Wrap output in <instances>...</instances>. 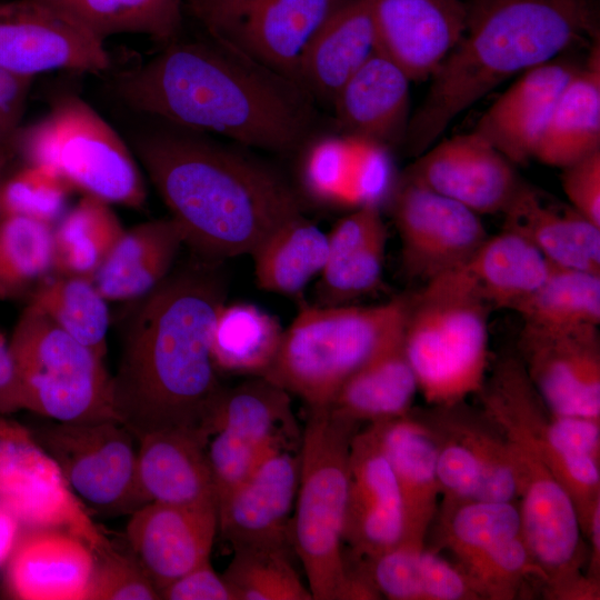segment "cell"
Masks as SVG:
<instances>
[{
  "label": "cell",
  "instance_id": "obj_27",
  "mask_svg": "<svg viewBox=\"0 0 600 600\" xmlns=\"http://www.w3.org/2000/svg\"><path fill=\"white\" fill-rule=\"evenodd\" d=\"M410 79L376 51L343 84L332 107L348 137L384 148L403 144L410 121Z\"/></svg>",
  "mask_w": 600,
  "mask_h": 600
},
{
  "label": "cell",
  "instance_id": "obj_48",
  "mask_svg": "<svg viewBox=\"0 0 600 600\" xmlns=\"http://www.w3.org/2000/svg\"><path fill=\"white\" fill-rule=\"evenodd\" d=\"M280 448L290 447L259 444L227 430L211 434L206 452L217 504L244 481L267 456Z\"/></svg>",
  "mask_w": 600,
  "mask_h": 600
},
{
  "label": "cell",
  "instance_id": "obj_5",
  "mask_svg": "<svg viewBox=\"0 0 600 600\" xmlns=\"http://www.w3.org/2000/svg\"><path fill=\"white\" fill-rule=\"evenodd\" d=\"M360 423L329 406L309 408L300 442V472L290 543L313 600H346L350 564L343 552L350 446Z\"/></svg>",
  "mask_w": 600,
  "mask_h": 600
},
{
  "label": "cell",
  "instance_id": "obj_25",
  "mask_svg": "<svg viewBox=\"0 0 600 600\" xmlns=\"http://www.w3.org/2000/svg\"><path fill=\"white\" fill-rule=\"evenodd\" d=\"M576 69L552 59L526 70L481 116L473 131L513 164L533 159L554 103Z\"/></svg>",
  "mask_w": 600,
  "mask_h": 600
},
{
  "label": "cell",
  "instance_id": "obj_19",
  "mask_svg": "<svg viewBox=\"0 0 600 600\" xmlns=\"http://www.w3.org/2000/svg\"><path fill=\"white\" fill-rule=\"evenodd\" d=\"M402 177L479 216L502 213L523 182L514 164L474 131L432 144Z\"/></svg>",
  "mask_w": 600,
  "mask_h": 600
},
{
  "label": "cell",
  "instance_id": "obj_22",
  "mask_svg": "<svg viewBox=\"0 0 600 600\" xmlns=\"http://www.w3.org/2000/svg\"><path fill=\"white\" fill-rule=\"evenodd\" d=\"M403 531L397 479L368 426L358 430L350 446L343 543L357 559L367 560L399 546Z\"/></svg>",
  "mask_w": 600,
  "mask_h": 600
},
{
  "label": "cell",
  "instance_id": "obj_1",
  "mask_svg": "<svg viewBox=\"0 0 600 600\" xmlns=\"http://www.w3.org/2000/svg\"><path fill=\"white\" fill-rule=\"evenodd\" d=\"M200 258V257H199ZM219 261L200 258L141 298L112 376V409L137 440L184 431L208 442L224 387L210 349L226 302Z\"/></svg>",
  "mask_w": 600,
  "mask_h": 600
},
{
  "label": "cell",
  "instance_id": "obj_54",
  "mask_svg": "<svg viewBox=\"0 0 600 600\" xmlns=\"http://www.w3.org/2000/svg\"><path fill=\"white\" fill-rule=\"evenodd\" d=\"M22 530L18 519L0 504V569L8 562Z\"/></svg>",
  "mask_w": 600,
  "mask_h": 600
},
{
  "label": "cell",
  "instance_id": "obj_52",
  "mask_svg": "<svg viewBox=\"0 0 600 600\" xmlns=\"http://www.w3.org/2000/svg\"><path fill=\"white\" fill-rule=\"evenodd\" d=\"M24 410L22 384L9 340L0 331V416Z\"/></svg>",
  "mask_w": 600,
  "mask_h": 600
},
{
  "label": "cell",
  "instance_id": "obj_50",
  "mask_svg": "<svg viewBox=\"0 0 600 600\" xmlns=\"http://www.w3.org/2000/svg\"><path fill=\"white\" fill-rule=\"evenodd\" d=\"M561 170V186L569 204L600 227V149Z\"/></svg>",
  "mask_w": 600,
  "mask_h": 600
},
{
  "label": "cell",
  "instance_id": "obj_43",
  "mask_svg": "<svg viewBox=\"0 0 600 600\" xmlns=\"http://www.w3.org/2000/svg\"><path fill=\"white\" fill-rule=\"evenodd\" d=\"M92 279L59 274L47 278L30 294L31 303L100 358L107 354L109 311Z\"/></svg>",
  "mask_w": 600,
  "mask_h": 600
},
{
  "label": "cell",
  "instance_id": "obj_44",
  "mask_svg": "<svg viewBox=\"0 0 600 600\" xmlns=\"http://www.w3.org/2000/svg\"><path fill=\"white\" fill-rule=\"evenodd\" d=\"M54 269L53 226L20 214L0 217V301L36 289Z\"/></svg>",
  "mask_w": 600,
  "mask_h": 600
},
{
  "label": "cell",
  "instance_id": "obj_6",
  "mask_svg": "<svg viewBox=\"0 0 600 600\" xmlns=\"http://www.w3.org/2000/svg\"><path fill=\"white\" fill-rule=\"evenodd\" d=\"M407 303L408 298L399 297L376 306L301 308L283 329L262 377L309 408L329 406L342 384L401 329Z\"/></svg>",
  "mask_w": 600,
  "mask_h": 600
},
{
  "label": "cell",
  "instance_id": "obj_10",
  "mask_svg": "<svg viewBox=\"0 0 600 600\" xmlns=\"http://www.w3.org/2000/svg\"><path fill=\"white\" fill-rule=\"evenodd\" d=\"M483 413L509 440L538 458L574 502L582 533L600 503L599 458L571 451L520 358L498 361L479 390Z\"/></svg>",
  "mask_w": 600,
  "mask_h": 600
},
{
  "label": "cell",
  "instance_id": "obj_24",
  "mask_svg": "<svg viewBox=\"0 0 600 600\" xmlns=\"http://www.w3.org/2000/svg\"><path fill=\"white\" fill-rule=\"evenodd\" d=\"M94 551L60 529H23L4 566L3 590L19 600H84Z\"/></svg>",
  "mask_w": 600,
  "mask_h": 600
},
{
  "label": "cell",
  "instance_id": "obj_37",
  "mask_svg": "<svg viewBox=\"0 0 600 600\" xmlns=\"http://www.w3.org/2000/svg\"><path fill=\"white\" fill-rule=\"evenodd\" d=\"M361 561L379 594L388 599H476L462 573L426 547L400 543Z\"/></svg>",
  "mask_w": 600,
  "mask_h": 600
},
{
  "label": "cell",
  "instance_id": "obj_2",
  "mask_svg": "<svg viewBox=\"0 0 600 600\" xmlns=\"http://www.w3.org/2000/svg\"><path fill=\"white\" fill-rule=\"evenodd\" d=\"M112 92L159 122L278 153L303 147L318 119L316 102L297 82L209 38L166 43L118 73Z\"/></svg>",
  "mask_w": 600,
  "mask_h": 600
},
{
  "label": "cell",
  "instance_id": "obj_11",
  "mask_svg": "<svg viewBox=\"0 0 600 600\" xmlns=\"http://www.w3.org/2000/svg\"><path fill=\"white\" fill-rule=\"evenodd\" d=\"M31 433L83 506L114 516L147 503L138 477V440L117 419L50 420Z\"/></svg>",
  "mask_w": 600,
  "mask_h": 600
},
{
  "label": "cell",
  "instance_id": "obj_9",
  "mask_svg": "<svg viewBox=\"0 0 600 600\" xmlns=\"http://www.w3.org/2000/svg\"><path fill=\"white\" fill-rule=\"evenodd\" d=\"M24 410L60 422L116 419L102 358L28 303L11 338Z\"/></svg>",
  "mask_w": 600,
  "mask_h": 600
},
{
  "label": "cell",
  "instance_id": "obj_45",
  "mask_svg": "<svg viewBox=\"0 0 600 600\" xmlns=\"http://www.w3.org/2000/svg\"><path fill=\"white\" fill-rule=\"evenodd\" d=\"M234 600H313L287 548H238L221 574Z\"/></svg>",
  "mask_w": 600,
  "mask_h": 600
},
{
  "label": "cell",
  "instance_id": "obj_46",
  "mask_svg": "<svg viewBox=\"0 0 600 600\" xmlns=\"http://www.w3.org/2000/svg\"><path fill=\"white\" fill-rule=\"evenodd\" d=\"M361 151L362 141L352 137L314 142L301 168L307 192L321 202L360 207Z\"/></svg>",
  "mask_w": 600,
  "mask_h": 600
},
{
  "label": "cell",
  "instance_id": "obj_15",
  "mask_svg": "<svg viewBox=\"0 0 600 600\" xmlns=\"http://www.w3.org/2000/svg\"><path fill=\"white\" fill-rule=\"evenodd\" d=\"M437 444V477L443 501L512 502L517 484L501 430L462 407L434 406L420 416Z\"/></svg>",
  "mask_w": 600,
  "mask_h": 600
},
{
  "label": "cell",
  "instance_id": "obj_12",
  "mask_svg": "<svg viewBox=\"0 0 600 600\" xmlns=\"http://www.w3.org/2000/svg\"><path fill=\"white\" fill-rule=\"evenodd\" d=\"M348 1L207 0L192 16L212 41L298 83L309 41Z\"/></svg>",
  "mask_w": 600,
  "mask_h": 600
},
{
  "label": "cell",
  "instance_id": "obj_58",
  "mask_svg": "<svg viewBox=\"0 0 600 600\" xmlns=\"http://www.w3.org/2000/svg\"><path fill=\"white\" fill-rule=\"evenodd\" d=\"M1 184H0V217H1Z\"/></svg>",
  "mask_w": 600,
  "mask_h": 600
},
{
  "label": "cell",
  "instance_id": "obj_3",
  "mask_svg": "<svg viewBox=\"0 0 600 600\" xmlns=\"http://www.w3.org/2000/svg\"><path fill=\"white\" fill-rule=\"evenodd\" d=\"M160 123L133 131L129 146L200 258L251 254L303 214L300 197L271 166L204 133Z\"/></svg>",
  "mask_w": 600,
  "mask_h": 600
},
{
  "label": "cell",
  "instance_id": "obj_26",
  "mask_svg": "<svg viewBox=\"0 0 600 600\" xmlns=\"http://www.w3.org/2000/svg\"><path fill=\"white\" fill-rule=\"evenodd\" d=\"M398 482L403 508V544L426 547L441 494L437 477L438 444L420 416L410 412L369 423Z\"/></svg>",
  "mask_w": 600,
  "mask_h": 600
},
{
  "label": "cell",
  "instance_id": "obj_29",
  "mask_svg": "<svg viewBox=\"0 0 600 600\" xmlns=\"http://www.w3.org/2000/svg\"><path fill=\"white\" fill-rule=\"evenodd\" d=\"M376 51L370 1L350 0L309 41L298 83L316 103L332 106L343 84Z\"/></svg>",
  "mask_w": 600,
  "mask_h": 600
},
{
  "label": "cell",
  "instance_id": "obj_57",
  "mask_svg": "<svg viewBox=\"0 0 600 600\" xmlns=\"http://www.w3.org/2000/svg\"><path fill=\"white\" fill-rule=\"evenodd\" d=\"M187 7L191 14H193L207 0H186Z\"/></svg>",
  "mask_w": 600,
  "mask_h": 600
},
{
  "label": "cell",
  "instance_id": "obj_21",
  "mask_svg": "<svg viewBox=\"0 0 600 600\" xmlns=\"http://www.w3.org/2000/svg\"><path fill=\"white\" fill-rule=\"evenodd\" d=\"M377 51L411 81L431 77L467 24L461 0H369Z\"/></svg>",
  "mask_w": 600,
  "mask_h": 600
},
{
  "label": "cell",
  "instance_id": "obj_23",
  "mask_svg": "<svg viewBox=\"0 0 600 600\" xmlns=\"http://www.w3.org/2000/svg\"><path fill=\"white\" fill-rule=\"evenodd\" d=\"M217 532V506L156 501L130 513L126 528L131 553L159 593L172 581L210 560Z\"/></svg>",
  "mask_w": 600,
  "mask_h": 600
},
{
  "label": "cell",
  "instance_id": "obj_31",
  "mask_svg": "<svg viewBox=\"0 0 600 600\" xmlns=\"http://www.w3.org/2000/svg\"><path fill=\"white\" fill-rule=\"evenodd\" d=\"M138 442V477L146 502L217 506L207 441L184 431H159Z\"/></svg>",
  "mask_w": 600,
  "mask_h": 600
},
{
  "label": "cell",
  "instance_id": "obj_30",
  "mask_svg": "<svg viewBox=\"0 0 600 600\" xmlns=\"http://www.w3.org/2000/svg\"><path fill=\"white\" fill-rule=\"evenodd\" d=\"M387 239L380 206L364 204L341 218L327 233L318 304H347L372 292L383 274Z\"/></svg>",
  "mask_w": 600,
  "mask_h": 600
},
{
  "label": "cell",
  "instance_id": "obj_16",
  "mask_svg": "<svg viewBox=\"0 0 600 600\" xmlns=\"http://www.w3.org/2000/svg\"><path fill=\"white\" fill-rule=\"evenodd\" d=\"M391 211L402 271L424 283L464 266L488 238L479 214L402 176Z\"/></svg>",
  "mask_w": 600,
  "mask_h": 600
},
{
  "label": "cell",
  "instance_id": "obj_36",
  "mask_svg": "<svg viewBox=\"0 0 600 600\" xmlns=\"http://www.w3.org/2000/svg\"><path fill=\"white\" fill-rule=\"evenodd\" d=\"M219 430L270 447L300 448L301 442L290 393L264 377L223 389L212 416L211 434Z\"/></svg>",
  "mask_w": 600,
  "mask_h": 600
},
{
  "label": "cell",
  "instance_id": "obj_17",
  "mask_svg": "<svg viewBox=\"0 0 600 600\" xmlns=\"http://www.w3.org/2000/svg\"><path fill=\"white\" fill-rule=\"evenodd\" d=\"M111 67L104 42L40 0L0 1V68L16 74L67 70L102 74Z\"/></svg>",
  "mask_w": 600,
  "mask_h": 600
},
{
  "label": "cell",
  "instance_id": "obj_7",
  "mask_svg": "<svg viewBox=\"0 0 600 600\" xmlns=\"http://www.w3.org/2000/svg\"><path fill=\"white\" fill-rule=\"evenodd\" d=\"M490 308L457 269L408 298L403 347L420 391L432 406L462 402L486 378Z\"/></svg>",
  "mask_w": 600,
  "mask_h": 600
},
{
  "label": "cell",
  "instance_id": "obj_49",
  "mask_svg": "<svg viewBox=\"0 0 600 600\" xmlns=\"http://www.w3.org/2000/svg\"><path fill=\"white\" fill-rule=\"evenodd\" d=\"M159 592L134 556L114 551L96 554L84 600H156Z\"/></svg>",
  "mask_w": 600,
  "mask_h": 600
},
{
  "label": "cell",
  "instance_id": "obj_51",
  "mask_svg": "<svg viewBox=\"0 0 600 600\" xmlns=\"http://www.w3.org/2000/svg\"><path fill=\"white\" fill-rule=\"evenodd\" d=\"M166 600H234L222 576L218 574L210 560L201 563L160 591Z\"/></svg>",
  "mask_w": 600,
  "mask_h": 600
},
{
  "label": "cell",
  "instance_id": "obj_39",
  "mask_svg": "<svg viewBox=\"0 0 600 600\" xmlns=\"http://www.w3.org/2000/svg\"><path fill=\"white\" fill-rule=\"evenodd\" d=\"M277 317L248 302L223 303L211 330L210 349L218 371L262 377L280 344Z\"/></svg>",
  "mask_w": 600,
  "mask_h": 600
},
{
  "label": "cell",
  "instance_id": "obj_8",
  "mask_svg": "<svg viewBox=\"0 0 600 600\" xmlns=\"http://www.w3.org/2000/svg\"><path fill=\"white\" fill-rule=\"evenodd\" d=\"M16 146L28 163L51 168L84 196L133 209L146 204L130 146L78 96L57 99L43 119L17 133Z\"/></svg>",
  "mask_w": 600,
  "mask_h": 600
},
{
  "label": "cell",
  "instance_id": "obj_41",
  "mask_svg": "<svg viewBox=\"0 0 600 600\" xmlns=\"http://www.w3.org/2000/svg\"><path fill=\"white\" fill-rule=\"evenodd\" d=\"M516 311L526 329L560 331L599 327L600 273L553 267Z\"/></svg>",
  "mask_w": 600,
  "mask_h": 600
},
{
  "label": "cell",
  "instance_id": "obj_47",
  "mask_svg": "<svg viewBox=\"0 0 600 600\" xmlns=\"http://www.w3.org/2000/svg\"><path fill=\"white\" fill-rule=\"evenodd\" d=\"M71 186L54 170L28 163L1 184V214H20L52 224L64 214Z\"/></svg>",
  "mask_w": 600,
  "mask_h": 600
},
{
  "label": "cell",
  "instance_id": "obj_34",
  "mask_svg": "<svg viewBox=\"0 0 600 600\" xmlns=\"http://www.w3.org/2000/svg\"><path fill=\"white\" fill-rule=\"evenodd\" d=\"M553 267L529 240L502 229L488 237L458 270L490 309L513 311L543 283Z\"/></svg>",
  "mask_w": 600,
  "mask_h": 600
},
{
  "label": "cell",
  "instance_id": "obj_4",
  "mask_svg": "<svg viewBox=\"0 0 600 600\" xmlns=\"http://www.w3.org/2000/svg\"><path fill=\"white\" fill-rule=\"evenodd\" d=\"M462 37L431 76L404 147L419 156L466 109L510 77L554 59L594 30L587 0H476Z\"/></svg>",
  "mask_w": 600,
  "mask_h": 600
},
{
  "label": "cell",
  "instance_id": "obj_14",
  "mask_svg": "<svg viewBox=\"0 0 600 600\" xmlns=\"http://www.w3.org/2000/svg\"><path fill=\"white\" fill-rule=\"evenodd\" d=\"M506 439L520 502L522 539L546 577L547 596L568 599L586 580L580 574L582 531L574 502L538 458Z\"/></svg>",
  "mask_w": 600,
  "mask_h": 600
},
{
  "label": "cell",
  "instance_id": "obj_38",
  "mask_svg": "<svg viewBox=\"0 0 600 600\" xmlns=\"http://www.w3.org/2000/svg\"><path fill=\"white\" fill-rule=\"evenodd\" d=\"M250 256L260 289L294 296L321 274L328 256L327 233L300 214L272 231Z\"/></svg>",
  "mask_w": 600,
  "mask_h": 600
},
{
  "label": "cell",
  "instance_id": "obj_42",
  "mask_svg": "<svg viewBox=\"0 0 600 600\" xmlns=\"http://www.w3.org/2000/svg\"><path fill=\"white\" fill-rule=\"evenodd\" d=\"M111 204L84 196L53 228L54 269L92 278L124 231Z\"/></svg>",
  "mask_w": 600,
  "mask_h": 600
},
{
  "label": "cell",
  "instance_id": "obj_33",
  "mask_svg": "<svg viewBox=\"0 0 600 600\" xmlns=\"http://www.w3.org/2000/svg\"><path fill=\"white\" fill-rule=\"evenodd\" d=\"M600 149V47L593 43L587 62L562 88L533 159L556 168Z\"/></svg>",
  "mask_w": 600,
  "mask_h": 600
},
{
  "label": "cell",
  "instance_id": "obj_53",
  "mask_svg": "<svg viewBox=\"0 0 600 600\" xmlns=\"http://www.w3.org/2000/svg\"><path fill=\"white\" fill-rule=\"evenodd\" d=\"M33 78L0 68V118L19 128Z\"/></svg>",
  "mask_w": 600,
  "mask_h": 600
},
{
  "label": "cell",
  "instance_id": "obj_56",
  "mask_svg": "<svg viewBox=\"0 0 600 600\" xmlns=\"http://www.w3.org/2000/svg\"><path fill=\"white\" fill-rule=\"evenodd\" d=\"M18 129L0 118V144L14 140Z\"/></svg>",
  "mask_w": 600,
  "mask_h": 600
},
{
  "label": "cell",
  "instance_id": "obj_32",
  "mask_svg": "<svg viewBox=\"0 0 600 600\" xmlns=\"http://www.w3.org/2000/svg\"><path fill=\"white\" fill-rule=\"evenodd\" d=\"M183 243L172 217L136 224L124 229L91 279L107 301L141 299L169 276Z\"/></svg>",
  "mask_w": 600,
  "mask_h": 600
},
{
  "label": "cell",
  "instance_id": "obj_20",
  "mask_svg": "<svg viewBox=\"0 0 600 600\" xmlns=\"http://www.w3.org/2000/svg\"><path fill=\"white\" fill-rule=\"evenodd\" d=\"M300 448H280L217 504L218 531L238 548H287L294 508Z\"/></svg>",
  "mask_w": 600,
  "mask_h": 600
},
{
  "label": "cell",
  "instance_id": "obj_13",
  "mask_svg": "<svg viewBox=\"0 0 600 600\" xmlns=\"http://www.w3.org/2000/svg\"><path fill=\"white\" fill-rule=\"evenodd\" d=\"M0 504L23 529L68 531L82 539L96 554L112 547L31 431L2 416Z\"/></svg>",
  "mask_w": 600,
  "mask_h": 600
},
{
  "label": "cell",
  "instance_id": "obj_40",
  "mask_svg": "<svg viewBox=\"0 0 600 600\" xmlns=\"http://www.w3.org/2000/svg\"><path fill=\"white\" fill-rule=\"evenodd\" d=\"M69 16L103 42L142 34L162 44L181 30L183 0H40Z\"/></svg>",
  "mask_w": 600,
  "mask_h": 600
},
{
  "label": "cell",
  "instance_id": "obj_55",
  "mask_svg": "<svg viewBox=\"0 0 600 600\" xmlns=\"http://www.w3.org/2000/svg\"><path fill=\"white\" fill-rule=\"evenodd\" d=\"M17 151L16 138L12 141L0 144V184L6 179L4 172Z\"/></svg>",
  "mask_w": 600,
  "mask_h": 600
},
{
  "label": "cell",
  "instance_id": "obj_35",
  "mask_svg": "<svg viewBox=\"0 0 600 600\" xmlns=\"http://www.w3.org/2000/svg\"><path fill=\"white\" fill-rule=\"evenodd\" d=\"M418 391L401 329L338 390L329 407L361 422H378L410 412Z\"/></svg>",
  "mask_w": 600,
  "mask_h": 600
},
{
  "label": "cell",
  "instance_id": "obj_18",
  "mask_svg": "<svg viewBox=\"0 0 600 600\" xmlns=\"http://www.w3.org/2000/svg\"><path fill=\"white\" fill-rule=\"evenodd\" d=\"M598 329L538 331L522 328L520 359L553 414L600 420Z\"/></svg>",
  "mask_w": 600,
  "mask_h": 600
},
{
  "label": "cell",
  "instance_id": "obj_28",
  "mask_svg": "<svg viewBox=\"0 0 600 600\" xmlns=\"http://www.w3.org/2000/svg\"><path fill=\"white\" fill-rule=\"evenodd\" d=\"M502 213L503 229L529 240L552 266L600 273V227L570 204L522 182Z\"/></svg>",
  "mask_w": 600,
  "mask_h": 600
}]
</instances>
